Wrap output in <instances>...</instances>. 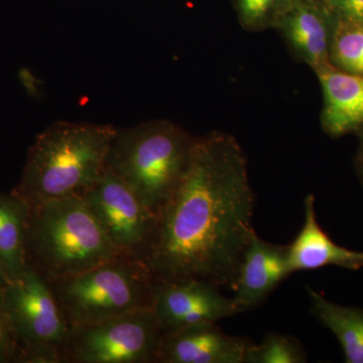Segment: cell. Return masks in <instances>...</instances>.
<instances>
[{"instance_id": "e0dca14e", "label": "cell", "mask_w": 363, "mask_h": 363, "mask_svg": "<svg viewBox=\"0 0 363 363\" xmlns=\"http://www.w3.org/2000/svg\"><path fill=\"white\" fill-rule=\"evenodd\" d=\"M332 65L363 76V21H336L330 47Z\"/></svg>"}, {"instance_id": "6da1fadb", "label": "cell", "mask_w": 363, "mask_h": 363, "mask_svg": "<svg viewBox=\"0 0 363 363\" xmlns=\"http://www.w3.org/2000/svg\"><path fill=\"white\" fill-rule=\"evenodd\" d=\"M255 195L238 140L214 131L196 138L185 174L157 212L145 266L155 279H203L233 289L255 233Z\"/></svg>"}, {"instance_id": "52a82bcc", "label": "cell", "mask_w": 363, "mask_h": 363, "mask_svg": "<svg viewBox=\"0 0 363 363\" xmlns=\"http://www.w3.org/2000/svg\"><path fill=\"white\" fill-rule=\"evenodd\" d=\"M82 198L119 252L145 264L156 240L157 214L106 168Z\"/></svg>"}, {"instance_id": "d6986e66", "label": "cell", "mask_w": 363, "mask_h": 363, "mask_svg": "<svg viewBox=\"0 0 363 363\" xmlns=\"http://www.w3.org/2000/svg\"><path fill=\"white\" fill-rule=\"evenodd\" d=\"M286 0H233L241 26L252 32L274 26Z\"/></svg>"}, {"instance_id": "5bb4252c", "label": "cell", "mask_w": 363, "mask_h": 363, "mask_svg": "<svg viewBox=\"0 0 363 363\" xmlns=\"http://www.w3.org/2000/svg\"><path fill=\"white\" fill-rule=\"evenodd\" d=\"M323 93L322 128L332 138L363 133V76L334 66L317 72Z\"/></svg>"}, {"instance_id": "ba28073f", "label": "cell", "mask_w": 363, "mask_h": 363, "mask_svg": "<svg viewBox=\"0 0 363 363\" xmlns=\"http://www.w3.org/2000/svg\"><path fill=\"white\" fill-rule=\"evenodd\" d=\"M162 333L152 309L72 328L63 363H154Z\"/></svg>"}, {"instance_id": "603a6c76", "label": "cell", "mask_w": 363, "mask_h": 363, "mask_svg": "<svg viewBox=\"0 0 363 363\" xmlns=\"http://www.w3.org/2000/svg\"><path fill=\"white\" fill-rule=\"evenodd\" d=\"M9 281H11V279H9V274H7L6 266H4V262L0 259V296L6 290Z\"/></svg>"}, {"instance_id": "9a60e30c", "label": "cell", "mask_w": 363, "mask_h": 363, "mask_svg": "<svg viewBox=\"0 0 363 363\" xmlns=\"http://www.w3.org/2000/svg\"><path fill=\"white\" fill-rule=\"evenodd\" d=\"M307 290L312 314L338 339L344 362L363 363V308L336 304L309 286Z\"/></svg>"}, {"instance_id": "ac0fdd59", "label": "cell", "mask_w": 363, "mask_h": 363, "mask_svg": "<svg viewBox=\"0 0 363 363\" xmlns=\"http://www.w3.org/2000/svg\"><path fill=\"white\" fill-rule=\"evenodd\" d=\"M306 351L300 341L293 336L272 332L259 344L250 343L245 353V363H305Z\"/></svg>"}, {"instance_id": "7a4b0ae2", "label": "cell", "mask_w": 363, "mask_h": 363, "mask_svg": "<svg viewBox=\"0 0 363 363\" xmlns=\"http://www.w3.org/2000/svg\"><path fill=\"white\" fill-rule=\"evenodd\" d=\"M116 131L111 124H50L28 149L20 182L13 192L30 208L82 196L104 171Z\"/></svg>"}, {"instance_id": "44dd1931", "label": "cell", "mask_w": 363, "mask_h": 363, "mask_svg": "<svg viewBox=\"0 0 363 363\" xmlns=\"http://www.w3.org/2000/svg\"><path fill=\"white\" fill-rule=\"evenodd\" d=\"M338 20L363 21V0H327Z\"/></svg>"}, {"instance_id": "8992f818", "label": "cell", "mask_w": 363, "mask_h": 363, "mask_svg": "<svg viewBox=\"0 0 363 363\" xmlns=\"http://www.w3.org/2000/svg\"><path fill=\"white\" fill-rule=\"evenodd\" d=\"M18 363H63L72 327L49 281L30 264L0 296Z\"/></svg>"}, {"instance_id": "3957f363", "label": "cell", "mask_w": 363, "mask_h": 363, "mask_svg": "<svg viewBox=\"0 0 363 363\" xmlns=\"http://www.w3.org/2000/svg\"><path fill=\"white\" fill-rule=\"evenodd\" d=\"M124 257L109 240L82 196L30 208L26 264L48 281L75 276Z\"/></svg>"}, {"instance_id": "4fadbf2b", "label": "cell", "mask_w": 363, "mask_h": 363, "mask_svg": "<svg viewBox=\"0 0 363 363\" xmlns=\"http://www.w3.org/2000/svg\"><path fill=\"white\" fill-rule=\"evenodd\" d=\"M304 224L295 240L289 245L291 272L313 271L324 267L358 271L363 267V252L350 250L334 242L317 220L314 195L305 198Z\"/></svg>"}, {"instance_id": "2e32d148", "label": "cell", "mask_w": 363, "mask_h": 363, "mask_svg": "<svg viewBox=\"0 0 363 363\" xmlns=\"http://www.w3.org/2000/svg\"><path fill=\"white\" fill-rule=\"evenodd\" d=\"M30 207L18 195L0 191V259L9 279L21 276L26 267V230Z\"/></svg>"}, {"instance_id": "5b68a950", "label": "cell", "mask_w": 363, "mask_h": 363, "mask_svg": "<svg viewBox=\"0 0 363 363\" xmlns=\"http://www.w3.org/2000/svg\"><path fill=\"white\" fill-rule=\"evenodd\" d=\"M49 284L72 328L152 309L154 277L145 264L126 257Z\"/></svg>"}, {"instance_id": "9c48e42d", "label": "cell", "mask_w": 363, "mask_h": 363, "mask_svg": "<svg viewBox=\"0 0 363 363\" xmlns=\"http://www.w3.org/2000/svg\"><path fill=\"white\" fill-rule=\"evenodd\" d=\"M152 310L162 332L238 314L233 298L225 297L221 288L203 279H155Z\"/></svg>"}, {"instance_id": "ffe728a7", "label": "cell", "mask_w": 363, "mask_h": 363, "mask_svg": "<svg viewBox=\"0 0 363 363\" xmlns=\"http://www.w3.org/2000/svg\"><path fill=\"white\" fill-rule=\"evenodd\" d=\"M18 363V350L13 332L0 303V363Z\"/></svg>"}, {"instance_id": "cb8c5ba5", "label": "cell", "mask_w": 363, "mask_h": 363, "mask_svg": "<svg viewBox=\"0 0 363 363\" xmlns=\"http://www.w3.org/2000/svg\"><path fill=\"white\" fill-rule=\"evenodd\" d=\"M319 1L324 2V4H326V1H327V0H319Z\"/></svg>"}, {"instance_id": "277c9868", "label": "cell", "mask_w": 363, "mask_h": 363, "mask_svg": "<svg viewBox=\"0 0 363 363\" xmlns=\"http://www.w3.org/2000/svg\"><path fill=\"white\" fill-rule=\"evenodd\" d=\"M195 140L164 119L116 128L105 168L157 214L185 174Z\"/></svg>"}, {"instance_id": "7c38bea8", "label": "cell", "mask_w": 363, "mask_h": 363, "mask_svg": "<svg viewBox=\"0 0 363 363\" xmlns=\"http://www.w3.org/2000/svg\"><path fill=\"white\" fill-rule=\"evenodd\" d=\"M289 245H272L257 233L241 260L233 285L234 304L238 313L253 309L292 272L289 267Z\"/></svg>"}, {"instance_id": "7402d4cb", "label": "cell", "mask_w": 363, "mask_h": 363, "mask_svg": "<svg viewBox=\"0 0 363 363\" xmlns=\"http://www.w3.org/2000/svg\"><path fill=\"white\" fill-rule=\"evenodd\" d=\"M355 169H357L358 178L363 186V133L359 135V145H358L357 156H355Z\"/></svg>"}, {"instance_id": "30bf717a", "label": "cell", "mask_w": 363, "mask_h": 363, "mask_svg": "<svg viewBox=\"0 0 363 363\" xmlns=\"http://www.w3.org/2000/svg\"><path fill=\"white\" fill-rule=\"evenodd\" d=\"M335 14L319 0H286L274 26L291 51L315 73L333 66L330 61Z\"/></svg>"}, {"instance_id": "8fae6325", "label": "cell", "mask_w": 363, "mask_h": 363, "mask_svg": "<svg viewBox=\"0 0 363 363\" xmlns=\"http://www.w3.org/2000/svg\"><path fill=\"white\" fill-rule=\"evenodd\" d=\"M252 341L227 335L217 322L162 332L154 363H245Z\"/></svg>"}]
</instances>
